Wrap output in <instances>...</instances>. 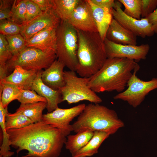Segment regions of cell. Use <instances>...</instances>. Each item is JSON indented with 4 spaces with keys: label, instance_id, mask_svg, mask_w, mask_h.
<instances>
[{
    "label": "cell",
    "instance_id": "cell-35",
    "mask_svg": "<svg viewBox=\"0 0 157 157\" xmlns=\"http://www.w3.org/2000/svg\"><path fill=\"white\" fill-rule=\"evenodd\" d=\"M43 11L54 10V0H32Z\"/></svg>",
    "mask_w": 157,
    "mask_h": 157
},
{
    "label": "cell",
    "instance_id": "cell-36",
    "mask_svg": "<svg viewBox=\"0 0 157 157\" xmlns=\"http://www.w3.org/2000/svg\"><path fill=\"white\" fill-rule=\"evenodd\" d=\"M94 5L103 8H107L111 10L115 6L114 0H90Z\"/></svg>",
    "mask_w": 157,
    "mask_h": 157
},
{
    "label": "cell",
    "instance_id": "cell-4",
    "mask_svg": "<svg viewBox=\"0 0 157 157\" xmlns=\"http://www.w3.org/2000/svg\"><path fill=\"white\" fill-rule=\"evenodd\" d=\"M76 133L86 130L99 131L113 135L124 123L114 110L99 104H90L86 106L72 125Z\"/></svg>",
    "mask_w": 157,
    "mask_h": 157
},
{
    "label": "cell",
    "instance_id": "cell-25",
    "mask_svg": "<svg viewBox=\"0 0 157 157\" xmlns=\"http://www.w3.org/2000/svg\"><path fill=\"white\" fill-rule=\"evenodd\" d=\"M8 112V108H5L0 102V125L3 133V141L0 147V157H10L14 152L10 151L9 135L5 126V117Z\"/></svg>",
    "mask_w": 157,
    "mask_h": 157
},
{
    "label": "cell",
    "instance_id": "cell-13",
    "mask_svg": "<svg viewBox=\"0 0 157 157\" xmlns=\"http://www.w3.org/2000/svg\"><path fill=\"white\" fill-rule=\"evenodd\" d=\"M60 21L54 10L44 11L32 20L22 25L20 33L26 41L44 28L52 27L57 29Z\"/></svg>",
    "mask_w": 157,
    "mask_h": 157
},
{
    "label": "cell",
    "instance_id": "cell-5",
    "mask_svg": "<svg viewBox=\"0 0 157 157\" xmlns=\"http://www.w3.org/2000/svg\"><path fill=\"white\" fill-rule=\"evenodd\" d=\"M56 54L58 60L70 70L77 65L78 40L76 30L67 21L61 20L56 29Z\"/></svg>",
    "mask_w": 157,
    "mask_h": 157
},
{
    "label": "cell",
    "instance_id": "cell-26",
    "mask_svg": "<svg viewBox=\"0 0 157 157\" xmlns=\"http://www.w3.org/2000/svg\"><path fill=\"white\" fill-rule=\"evenodd\" d=\"M20 93V89L15 85L0 82V102L4 108H8L10 102L17 100Z\"/></svg>",
    "mask_w": 157,
    "mask_h": 157
},
{
    "label": "cell",
    "instance_id": "cell-1",
    "mask_svg": "<svg viewBox=\"0 0 157 157\" xmlns=\"http://www.w3.org/2000/svg\"><path fill=\"white\" fill-rule=\"evenodd\" d=\"M10 145L28 152L22 157H58L67 140L58 129L43 120L19 129L7 130Z\"/></svg>",
    "mask_w": 157,
    "mask_h": 157
},
{
    "label": "cell",
    "instance_id": "cell-8",
    "mask_svg": "<svg viewBox=\"0 0 157 157\" xmlns=\"http://www.w3.org/2000/svg\"><path fill=\"white\" fill-rule=\"evenodd\" d=\"M139 69L140 66L138 65L134 70L127 83V88L114 96V99L126 101L130 105L136 108L141 104L150 91L157 88V78L145 81L136 76V73Z\"/></svg>",
    "mask_w": 157,
    "mask_h": 157
},
{
    "label": "cell",
    "instance_id": "cell-34",
    "mask_svg": "<svg viewBox=\"0 0 157 157\" xmlns=\"http://www.w3.org/2000/svg\"><path fill=\"white\" fill-rule=\"evenodd\" d=\"M141 17L146 18L157 7V0H142Z\"/></svg>",
    "mask_w": 157,
    "mask_h": 157
},
{
    "label": "cell",
    "instance_id": "cell-32",
    "mask_svg": "<svg viewBox=\"0 0 157 157\" xmlns=\"http://www.w3.org/2000/svg\"><path fill=\"white\" fill-rule=\"evenodd\" d=\"M0 34L6 35H13L20 33L22 25L11 20H0Z\"/></svg>",
    "mask_w": 157,
    "mask_h": 157
},
{
    "label": "cell",
    "instance_id": "cell-7",
    "mask_svg": "<svg viewBox=\"0 0 157 157\" xmlns=\"http://www.w3.org/2000/svg\"><path fill=\"white\" fill-rule=\"evenodd\" d=\"M56 52L43 51L26 47L17 54L12 56L6 63L8 72L17 66L27 70L38 71L48 68L56 60Z\"/></svg>",
    "mask_w": 157,
    "mask_h": 157
},
{
    "label": "cell",
    "instance_id": "cell-27",
    "mask_svg": "<svg viewBox=\"0 0 157 157\" xmlns=\"http://www.w3.org/2000/svg\"><path fill=\"white\" fill-rule=\"evenodd\" d=\"M13 56L5 35L0 34V80L7 76L8 71L6 63Z\"/></svg>",
    "mask_w": 157,
    "mask_h": 157
},
{
    "label": "cell",
    "instance_id": "cell-15",
    "mask_svg": "<svg viewBox=\"0 0 157 157\" xmlns=\"http://www.w3.org/2000/svg\"><path fill=\"white\" fill-rule=\"evenodd\" d=\"M42 70L38 71L32 87V90L45 98L47 101L48 113H50L58 108V104L63 102L61 95L58 90L52 89L44 84L41 79Z\"/></svg>",
    "mask_w": 157,
    "mask_h": 157
},
{
    "label": "cell",
    "instance_id": "cell-20",
    "mask_svg": "<svg viewBox=\"0 0 157 157\" xmlns=\"http://www.w3.org/2000/svg\"><path fill=\"white\" fill-rule=\"evenodd\" d=\"M110 135L109 134L103 131L94 132L92 137L88 143L72 157H90L97 154L101 145Z\"/></svg>",
    "mask_w": 157,
    "mask_h": 157
},
{
    "label": "cell",
    "instance_id": "cell-33",
    "mask_svg": "<svg viewBox=\"0 0 157 157\" xmlns=\"http://www.w3.org/2000/svg\"><path fill=\"white\" fill-rule=\"evenodd\" d=\"M43 12L39 6L32 0H26V21L24 24L32 20L41 14Z\"/></svg>",
    "mask_w": 157,
    "mask_h": 157
},
{
    "label": "cell",
    "instance_id": "cell-38",
    "mask_svg": "<svg viewBox=\"0 0 157 157\" xmlns=\"http://www.w3.org/2000/svg\"><path fill=\"white\" fill-rule=\"evenodd\" d=\"M12 7L0 8V20L7 19L11 20Z\"/></svg>",
    "mask_w": 157,
    "mask_h": 157
},
{
    "label": "cell",
    "instance_id": "cell-30",
    "mask_svg": "<svg viewBox=\"0 0 157 157\" xmlns=\"http://www.w3.org/2000/svg\"><path fill=\"white\" fill-rule=\"evenodd\" d=\"M5 36L13 56L20 53L26 47V41L20 33Z\"/></svg>",
    "mask_w": 157,
    "mask_h": 157
},
{
    "label": "cell",
    "instance_id": "cell-3",
    "mask_svg": "<svg viewBox=\"0 0 157 157\" xmlns=\"http://www.w3.org/2000/svg\"><path fill=\"white\" fill-rule=\"evenodd\" d=\"M76 30L78 62L75 72L81 77L90 78L101 69L107 59L104 41L98 32Z\"/></svg>",
    "mask_w": 157,
    "mask_h": 157
},
{
    "label": "cell",
    "instance_id": "cell-10",
    "mask_svg": "<svg viewBox=\"0 0 157 157\" xmlns=\"http://www.w3.org/2000/svg\"><path fill=\"white\" fill-rule=\"evenodd\" d=\"M118 0L115 1V6L111 10L113 18L137 36L144 38L154 35L153 26L147 18L138 19L130 17L124 12Z\"/></svg>",
    "mask_w": 157,
    "mask_h": 157
},
{
    "label": "cell",
    "instance_id": "cell-17",
    "mask_svg": "<svg viewBox=\"0 0 157 157\" xmlns=\"http://www.w3.org/2000/svg\"><path fill=\"white\" fill-rule=\"evenodd\" d=\"M137 37L113 18L107 31L105 38L117 44L137 45Z\"/></svg>",
    "mask_w": 157,
    "mask_h": 157
},
{
    "label": "cell",
    "instance_id": "cell-31",
    "mask_svg": "<svg viewBox=\"0 0 157 157\" xmlns=\"http://www.w3.org/2000/svg\"><path fill=\"white\" fill-rule=\"evenodd\" d=\"M20 94L17 100L22 104L35 103L39 102H46L44 97L38 95L34 90L20 89Z\"/></svg>",
    "mask_w": 157,
    "mask_h": 157
},
{
    "label": "cell",
    "instance_id": "cell-16",
    "mask_svg": "<svg viewBox=\"0 0 157 157\" xmlns=\"http://www.w3.org/2000/svg\"><path fill=\"white\" fill-rule=\"evenodd\" d=\"M65 64L56 60L51 65L42 71L41 78L43 83L52 89L58 90L65 84L63 69Z\"/></svg>",
    "mask_w": 157,
    "mask_h": 157
},
{
    "label": "cell",
    "instance_id": "cell-37",
    "mask_svg": "<svg viewBox=\"0 0 157 157\" xmlns=\"http://www.w3.org/2000/svg\"><path fill=\"white\" fill-rule=\"evenodd\" d=\"M146 18L149 22L152 25L155 33L157 34V7Z\"/></svg>",
    "mask_w": 157,
    "mask_h": 157
},
{
    "label": "cell",
    "instance_id": "cell-23",
    "mask_svg": "<svg viewBox=\"0 0 157 157\" xmlns=\"http://www.w3.org/2000/svg\"><path fill=\"white\" fill-rule=\"evenodd\" d=\"M80 0H54V10L61 20L67 21Z\"/></svg>",
    "mask_w": 157,
    "mask_h": 157
},
{
    "label": "cell",
    "instance_id": "cell-11",
    "mask_svg": "<svg viewBox=\"0 0 157 157\" xmlns=\"http://www.w3.org/2000/svg\"><path fill=\"white\" fill-rule=\"evenodd\" d=\"M104 42L107 58H126L139 61L146 58L150 49L147 44L139 46L122 45L112 42L106 38Z\"/></svg>",
    "mask_w": 157,
    "mask_h": 157
},
{
    "label": "cell",
    "instance_id": "cell-9",
    "mask_svg": "<svg viewBox=\"0 0 157 157\" xmlns=\"http://www.w3.org/2000/svg\"><path fill=\"white\" fill-rule=\"evenodd\" d=\"M86 105L82 104L67 109L58 107L51 112L43 115L42 120L59 129L66 137L73 131L70 122L80 115Z\"/></svg>",
    "mask_w": 157,
    "mask_h": 157
},
{
    "label": "cell",
    "instance_id": "cell-29",
    "mask_svg": "<svg viewBox=\"0 0 157 157\" xmlns=\"http://www.w3.org/2000/svg\"><path fill=\"white\" fill-rule=\"evenodd\" d=\"M124 7V12L128 16L140 19L142 13V0H118Z\"/></svg>",
    "mask_w": 157,
    "mask_h": 157
},
{
    "label": "cell",
    "instance_id": "cell-22",
    "mask_svg": "<svg viewBox=\"0 0 157 157\" xmlns=\"http://www.w3.org/2000/svg\"><path fill=\"white\" fill-rule=\"evenodd\" d=\"M47 106V102L43 101L21 104L16 111L21 112L33 123H36L42 120V112Z\"/></svg>",
    "mask_w": 157,
    "mask_h": 157
},
{
    "label": "cell",
    "instance_id": "cell-6",
    "mask_svg": "<svg viewBox=\"0 0 157 157\" xmlns=\"http://www.w3.org/2000/svg\"><path fill=\"white\" fill-rule=\"evenodd\" d=\"M74 71H64L65 85L60 88L63 101L69 104L86 100L94 104H100L102 99L88 86L89 78L78 77Z\"/></svg>",
    "mask_w": 157,
    "mask_h": 157
},
{
    "label": "cell",
    "instance_id": "cell-28",
    "mask_svg": "<svg viewBox=\"0 0 157 157\" xmlns=\"http://www.w3.org/2000/svg\"><path fill=\"white\" fill-rule=\"evenodd\" d=\"M26 0H14L11 10V21L23 25L26 21Z\"/></svg>",
    "mask_w": 157,
    "mask_h": 157
},
{
    "label": "cell",
    "instance_id": "cell-19",
    "mask_svg": "<svg viewBox=\"0 0 157 157\" xmlns=\"http://www.w3.org/2000/svg\"><path fill=\"white\" fill-rule=\"evenodd\" d=\"M90 5L94 19L99 33L104 41L113 18L111 10L99 7L87 0Z\"/></svg>",
    "mask_w": 157,
    "mask_h": 157
},
{
    "label": "cell",
    "instance_id": "cell-12",
    "mask_svg": "<svg viewBox=\"0 0 157 157\" xmlns=\"http://www.w3.org/2000/svg\"><path fill=\"white\" fill-rule=\"evenodd\" d=\"M67 22L77 30L98 32L92 9L87 0H80Z\"/></svg>",
    "mask_w": 157,
    "mask_h": 157
},
{
    "label": "cell",
    "instance_id": "cell-21",
    "mask_svg": "<svg viewBox=\"0 0 157 157\" xmlns=\"http://www.w3.org/2000/svg\"><path fill=\"white\" fill-rule=\"evenodd\" d=\"M93 134L94 132L86 130L68 135L65 144L66 149L73 156L88 143Z\"/></svg>",
    "mask_w": 157,
    "mask_h": 157
},
{
    "label": "cell",
    "instance_id": "cell-14",
    "mask_svg": "<svg viewBox=\"0 0 157 157\" xmlns=\"http://www.w3.org/2000/svg\"><path fill=\"white\" fill-rule=\"evenodd\" d=\"M56 28H47L39 32L26 41V46L43 51L56 52Z\"/></svg>",
    "mask_w": 157,
    "mask_h": 157
},
{
    "label": "cell",
    "instance_id": "cell-24",
    "mask_svg": "<svg viewBox=\"0 0 157 157\" xmlns=\"http://www.w3.org/2000/svg\"><path fill=\"white\" fill-rule=\"evenodd\" d=\"M5 122L7 130L20 129L34 123L22 113L17 111L13 113L8 112L5 116Z\"/></svg>",
    "mask_w": 157,
    "mask_h": 157
},
{
    "label": "cell",
    "instance_id": "cell-18",
    "mask_svg": "<svg viewBox=\"0 0 157 157\" xmlns=\"http://www.w3.org/2000/svg\"><path fill=\"white\" fill-rule=\"evenodd\" d=\"M38 71L27 70L17 66L12 74L0 82L13 85L20 89L32 90L33 83Z\"/></svg>",
    "mask_w": 157,
    "mask_h": 157
},
{
    "label": "cell",
    "instance_id": "cell-2",
    "mask_svg": "<svg viewBox=\"0 0 157 157\" xmlns=\"http://www.w3.org/2000/svg\"><path fill=\"white\" fill-rule=\"evenodd\" d=\"M138 64L126 58H107L101 69L89 78L88 86L97 93L124 90Z\"/></svg>",
    "mask_w": 157,
    "mask_h": 157
}]
</instances>
